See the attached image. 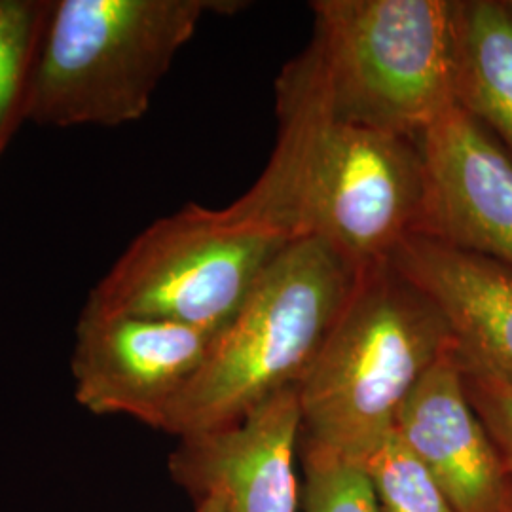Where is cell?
<instances>
[{"label": "cell", "mask_w": 512, "mask_h": 512, "mask_svg": "<svg viewBox=\"0 0 512 512\" xmlns=\"http://www.w3.org/2000/svg\"><path fill=\"white\" fill-rule=\"evenodd\" d=\"M277 118L274 152L253 186L226 207L188 205L150 224L82 313L222 329L275 260L308 238L311 165L329 109L315 90L291 84L277 92Z\"/></svg>", "instance_id": "cell-1"}, {"label": "cell", "mask_w": 512, "mask_h": 512, "mask_svg": "<svg viewBox=\"0 0 512 512\" xmlns=\"http://www.w3.org/2000/svg\"><path fill=\"white\" fill-rule=\"evenodd\" d=\"M454 344L439 306L389 260L357 272L298 384L300 437L365 467L393 435L406 397Z\"/></svg>", "instance_id": "cell-2"}, {"label": "cell", "mask_w": 512, "mask_h": 512, "mask_svg": "<svg viewBox=\"0 0 512 512\" xmlns=\"http://www.w3.org/2000/svg\"><path fill=\"white\" fill-rule=\"evenodd\" d=\"M353 283L355 272L323 239H298L220 329L160 429L181 439L217 431L300 384Z\"/></svg>", "instance_id": "cell-3"}, {"label": "cell", "mask_w": 512, "mask_h": 512, "mask_svg": "<svg viewBox=\"0 0 512 512\" xmlns=\"http://www.w3.org/2000/svg\"><path fill=\"white\" fill-rule=\"evenodd\" d=\"M220 0L54 2L29 88L25 120L114 128L145 116L173 59Z\"/></svg>", "instance_id": "cell-4"}, {"label": "cell", "mask_w": 512, "mask_h": 512, "mask_svg": "<svg viewBox=\"0 0 512 512\" xmlns=\"http://www.w3.org/2000/svg\"><path fill=\"white\" fill-rule=\"evenodd\" d=\"M332 118L418 139L454 107L456 2L315 0Z\"/></svg>", "instance_id": "cell-5"}, {"label": "cell", "mask_w": 512, "mask_h": 512, "mask_svg": "<svg viewBox=\"0 0 512 512\" xmlns=\"http://www.w3.org/2000/svg\"><path fill=\"white\" fill-rule=\"evenodd\" d=\"M427 196L418 139L330 118L311 165L306 232L357 274L420 234Z\"/></svg>", "instance_id": "cell-6"}, {"label": "cell", "mask_w": 512, "mask_h": 512, "mask_svg": "<svg viewBox=\"0 0 512 512\" xmlns=\"http://www.w3.org/2000/svg\"><path fill=\"white\" fill-rule=\"evenodd\" d=\"M219 332L169 319L82 313L71 361L76 401L93 414H124L160 429Z\"/></svg>", "instance_id": "cell-7"}, {"label": "cell", "mask_w": 512, "mask_h": 512, "mask_svg": "<svg viewBox=\"0 0 512 512\" xmlns=\"http://www.w3.org/2000/svg\"><path fill=\"white\" fill-rule=\"evenodd\" d=\"M429 196L420 234L512 270V158L467 110H448L420 139Z\"/></svg>", "instance_id": "cell-8"}, {"label": "cell", "mask_w": 512, "mask_h": 512, "mask_svg": "<svg viewBox=\"0 0 512 512\" xmlns=\"http://www.w3.org/2000/svg\"><path fill=\"white\" fill-rule=\"evenodd\" d=\"M300 429L294 385L234 425L181 439L169 471L196 499L220 495L228 512H296L294 448Z\"/></svg>", "instance_id": "cell-9"}, {"label": "cell", "mask_w": 512, "mask_h": 512, "mask_svg": "<svg viewBox=\"0 0 512 512\" xmlns=\"http://www.w3.org/2000/svg\"><path fill=\"white\" fill-rule=\"evenodd\" d=\"M395 433L454 511L503 512L511 476L467 399L458 344L440 355L406 397Z\"/></svg>", "instance_id": "cell-10"}, {"label": "cell", "mask_w": 512, "mask_h": 512, "mask_svg": "<svg viewBox=\"0 0 512 512\" xmlns=\"http://www.w3.org/2000/svg\"><path fill=\"white\" fill-rule=\"evenodd\" d=\"M389 262L439 306L467 359L512 384V270L427 236H410Z\"/></svg>", "instance_id": "cell-11"}, {"label": "cell", "mask_w": 512, "mask_h": 512, "mask_svg": "<svg viewBox=\"0 0 512 512\" xmlns=\"http://www.w3.org/2000/svg\"><path fill=\"white\" fill-rule=\"evenodd\" d=\"M456 97L512 158V2H456Z\"/></svg>", "instance_id": "cell-12"}, {"label": "cell", "mask_w": 512, "mask_h": 512, "mask_svg": "<svg viewBox=\"0 0 512 512\" xmlns=\"http://www.w3.org/2000/svg\"><path fill=\"white\" fill-rule=\"evenodd\" d=\"M54 2L0 0V154L21 120Z\"/></svg>", "instance_id": "cell-13"}, {"label": "cell", "mask_w": 512, "mask_h": 512, "mask_svg": "<svg viewBox=\"0 0 512 512\" xmlns=\"http://www.w3.org/2000/svg\"><path fill=\"white\" fill-rule=\"evenodd\" d=\"M365 471L385 512H456L395 431L366 461Z\"/></svg>", "instance_id": "cell-14"}, {"label": "cell", "mask_w": 512, "mask_h": 512, "mask_svg": "<svg viewBox=\"0 0 512 512\" xmlns=\"http://www.w3.org/2000/svg\"><path fill=\"white\" fill-rule=\"evenodd\" d=\"M302 459L306 512H380L378 495L363 465L306 442Z\"/></svg>", "instance_id": "cell-15"}, {"label": "cell", "mask_w": 512, "mask_h": 512, "mask_svg": "<svg viewBox=\"0 0 512 512\" xmlns=\"http://www.w3.org/2000/svg\"><path fill=\"white\" fill-rule=\"evenodd\" d=\"M459 351V349H458ZM465 393L512 478V384L459 351Z\"/></svg>", "instance_id": "cell-16"}, {"label": "cell", "mask_w": 512, "mask_h": 512, "mask_svg": "<svg viewBox=\"0 0 512 512\" xmlns=\"http://www.w3.org/2000/svg\"><path fill=\"white\" fill-rule=\"evenodd\" d=\"M196 512H228L226 511V505H224V499L217 494H209L198 499V509Z\"/></svg>", "instance_id": "cell-17"}, {"label": "cell", "mask_w": 512, "mask_h": 512, "mask_svg": "<svg viewBox=\"0 0 512 512\" xmlns=\"http://www.w3.org/2000/svg\"><path fill=\"white\" fill-rule=\"evenodd\" d=\"M503 512H512V478L511 486H509V494H507V499H505V507H503Z\"/></svg>", "instance_id": "cell-18"}]
</instances>
